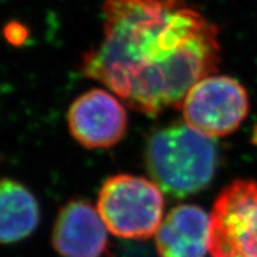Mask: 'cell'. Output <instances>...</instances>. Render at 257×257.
I'll list each match as a JSON object with an SVG mask.
<instances>
[{"mask_svg": "<svg viewBox=\"0 0 257 257\" xmlns=\"http://www.w3.org/2000/svg\"><path fill=\"white\" fill-rule=\"evenodd\" d=\"M103 38L81 71L132 110L157 116L221 64L218 26L187 0H104Z\"/></svg>", "mask_w": 257, "mask_h": 257, "instance_id": "cell-1", "label": "cell"}, {"mask_svg": "<svg viewBox=\"0 0 257 257\" xmlns=\"http://www.w3.org/2000/svg\"><path fill=\"white\" fill-rule=\"evenodd\" d=\"M145 161L158 187L171 196L186 197L210 184L217 169V147L213 139L178 121L149 137Z\"/></svg>", "mask_w": 257, "mask_h": 257, "instance_id": "cell-2", "label": "cell"}, {"mask_svg": "<svg viewBox=\"0 0 257 257\" xmlns=\"http://www.w3.org/2000/svg\"><path fill=\"white\" fill-rule=\"evenodd\" d=\"M165 199L158 184L141 176L120 174L108 178L98 193L97 210L111 234L147 240L163 221Z\"/></svg>", "mask_w": 257, "mask_h": 257, "instance_id": "cell-3", "label": "cell"}, {"mask_svg": "<svg viewBox=\"0 0 257 257\" xmlns=\"http://www.w3.org/2000/svg\"><path fill=\"white\" fill-rule=\"evenodd\" d=\"M212 257H257V182L234 180L222 189L210 214Z\"/></svg>", "mask_w": 257, "mask_h": 257, "instance_id": "cell-4", "label": "cell"}, {"mask_svg": "<svg viewBox=\"0 0 257 257\" xmlns=\"http://www.w3.org/2000/svg\"><path fill=\"white\" fill-rule=\"evenodd\" d=\"M184 121L210 139L234 134L247 117L249 99L244 86L227 76L202 78L182 104Z\"/></svg>", "mask_w": 257, "mask_h": 257, "instance_id": "cell-5", "label": "cell"}, {"mask_svg": "<svg viewBox=\"0 0 257 257\" xmlns=\"http://www.w3.org/2000/svg\"><path fill=\"white\" fill-rule=\"evenodd\" d=\"M72 137L88 149L115 147L127 132L123 104L103 89H90L77 97L67 115Z\"/></svg>", "mask_w": 257, "mask_h": 257, "instance_id": "cell-6", "label": "cell"}, {"mask_svg": "<svg viewBox=\"0 0 257 257\" xmlns=\"http://www.w3.org/2000/svg\"><path fill=\"white\" fill-rule=\"evenodd\" d=\"M52 245L62 257H103L108 251L107 227L90 202L71 200L56 217Z\"/></svg>", "mask_w": 257, "mask_h": 257, "instance_id": "cell-7", "label": "cell"}, {"mask_svg": "<svg viewBox=\"0 0 257 257\" xmlns=\"http://www.w3.org/2000/svg\"><path fill=\"white\" fill-rule=\"evenodd\" d=\"M210 217L197 205H178L163 218L156 234L160 257H205Z\"/></svg>", "mask_w": 257, "mask_h": 257, "instance_id": "cell-8", "label": "cell"}, {"mask_svg": "<svg viewBox=\"0 0 257 257\" xmlns=\"http://www.w3.org/2000/svg\"><path fill=\"white\" fill-rule=\"evenodd\" d=\"M39 219L36 196L16 180L0 179V244L28 238L39 225Z\"/></svg>", "mask_w": 257, "mask_h": 257, "instance_id": "cell-9", "label": "cell"}, {"mask_svg": "<svg viewBox=\"0 0 257 257\" xmlns=\"http://www.w3.org/2000/svg\"><path fill=\"white\" fill-rule=\"evenodd\" d=\"M4 36L8 39V42L13 43V45H20L26 37L25 28L17 23H12L7 25V28L4 29Z\"/></svg>", "mask_w": 257, "mask_h": 257, "instance_id": "cell-10", "label": "cell"}]
</instances>
